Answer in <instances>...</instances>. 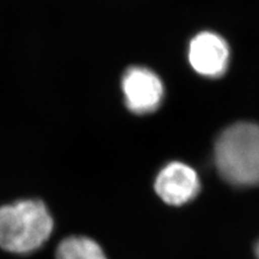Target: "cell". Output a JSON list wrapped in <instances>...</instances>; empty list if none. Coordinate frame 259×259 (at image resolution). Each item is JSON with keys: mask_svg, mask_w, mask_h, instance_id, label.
Here are the masks:
<instances>
[{"mask_svg": "<svg viewBox=\"0 0 259 259\" xmlns=\"http://www.w3.org/2000/svg\"><path fill=\"white\" fill-rule=\"evenodd\" d=\"M55 259H107L103 248L87 237H68L56 247Z\"/></svg>", "mask_w": 259, "mask_h": 259, "instance_id": "6", "label": "cell"}, {"mask_svg": "<svg viewBox=\"0 0 259 259\" xmlns=\"http://www.w3.org/2000/svg\"><path fill=\"white\" fill-rule=\"evenodd\" d=\"M122 89L127 108L134 113H149L155 111L164 94L163 83L160 78L148 68H128L122 79Z\"/></svg>", "mask_w": 259, "mask_h": 259, "instance_id": "3", "label": "cell"}, {"mask_svg": "<svg viewBox=\"0 0 259 259\" xmlns=\"http://www.w3.org/2000/svg\"><path fill=\"white\" fill-rule=\"evenodd\" d=\"M215 162L226 182L239 187L259 185V125L236 123L218 137Z\"/></svg>", "mask_w": 259, "mask_h": 259, "instance_id": "2", "label": "cell"}, {"mask_svg": "<svg viewBox=\"0 0 259 259\" xmlns=\"http://www.w3.org/2000/svg\"><path fill=\"white\" fill-rule=\"evenodd\" d=\"M155 190L165 203L180 206L197 197L200 191V180L197 172L189 165L172 162L158 174Z\"/></svg>", "mask_w": 259, "mask_h": 259, "instance_id": "4", "label": "cell"}, {"mask_svg": "<svg viewBox=\"0 0 259 259\" xmlns=\"http://www.w3.org/2000/svg\"><path fill=\"white\" fill-rule=\"evenodd\" d=\"M188 58L198 74L217 78L223 76L228 67L229 48L225 39L215 32H200L191 40Z\"/></svg>", "mask_w": 259, "mask_h": 259, "instance_id": "5", "label": "cell"}, {"mask_svg": "<svg viewBox=\"0 0 259 259\" xmlns=\"http://www.w3.org/2000/svg\"><path fill=\"white\" fill-rule=\"evenodd\" d=\"M53 226L50 212L40 200L0 206V246L13 254L32 253L50 238Z\"/></svg>", "mask_w": 259, "mask_h": 259, "instance_id": "1", "label": "cell"}, {"mask_svg": "<svg viewBox=\"0 0 259 259\" xmlns=\"http://www.w3.org/2000/svg\"><path fill=\"white\" fill-rule=\"evenodd\" d=\"M255 254H256L257 259H259V241L257 242V244L255 246Z\"/></svg>", "mask_w": 259, "mask_h": 259, "instance_id": "7", "label": "cell"}]
</instances>
